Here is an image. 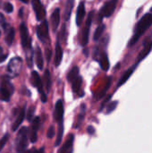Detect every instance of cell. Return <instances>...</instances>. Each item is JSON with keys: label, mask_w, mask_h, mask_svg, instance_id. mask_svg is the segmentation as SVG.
Listing matches in <instances>:
<instances>
[{"label": "cell", "mask_w": 152, "mask_h": 153, "mask_svg": "<svg viewBox=\"0 0 152 153\" xmlns=\"http://www.w3.org/2000/svg\"><path fill=\"white\" fill-rule=\"evenodd\" d=\"M152 25V14L151 13H146L144 14L138 22V23L135 26V30L133 32V35L129 41V47L134 46L138 40L141 39V37L149 30V28Z\"/></svg>", "instance_id": "obj_1"}, {"label": "cell", "mask_w": 152, "mask_h": 153, "mask_svg": "<svg viewBox=\"0 0 152 153\" xmlns=\"http://www.w3.org/2000/svg\"><path fill=\"white\" fill-rule=\"evenodd\" d=\"M13 92V86L10 82V78L6 75L2 76L0 84V100L3 101H8Z\"/></svg>", "instance_id": "obj_2"}, {"label": "cell", "mask_w": 152, "mask_h": 153, "mask_svg": "<svg viewBox=\"0 0 152 153\" xmlns=\"http://www.w3.org/2000/svg\"><path fill=\"white\" fill-rule=\"evenodd\" d=\"M28 145V128L22 127L16 137V151L17 153H24Z\"/></svg>", "instance_id": "obj_3"}, {"label": "cell", "mask_w": 152, "mask_h": 153, "mask_svg": "<svg viewBox=\"0 0 152 153\" xmlns=\"http://www.w3.org/2000/svg\"><path fill=\"white\" fill-rule=\"evenodd\" d=\"M22 67V61L20 57L16 56L12 58L7 65V72L11 77H16L20 74Z\"/></svg>", "instance_id": "obj_4"}, {"label": "cell", "mask_w": 152, "mask_h": 153, "mask_svg": "<svg viewBox=\"0 0 152 153\" xmlns=\"http://www.w3.org/2000/svg\"><path fill=\"white\" fill-rule=\"evenodd\" d=\"M117 2L118 0H109L103 5L102 9L99 12V17L101 18V20L104 17L108 18L114 13L117 5Z\"/></svg>", "instance_id": "obj_5"}, {"label": "cell", "mask_w": 152, "mask_h": 153, "mask_svg": "<svg viewBox=\"0 0 152 153\" xmlns=\"http://www.w3.org/2000/svg\"><path fill=\"white\" fill-rule=\"evenodd\" d=\"M20 34H21V41L22 46L25 50H28L30 48V38L28 32V29L24 23H22L20 25Z\"/></svg>", "instance_id": "obj_6"}, {"label": "cell", "mask_w": 152, "mask_h": 153, "mask_svg": "<svg viewBox=\"0 0 152 153\" xmlns=\"http://www.w3.org/2000/svg\"><path fill=\"white\" fill-rule=\"evenodd\" d=\"M92 16H93V12H90L89 13L85 27L82 30V39H81V44L82 46H86L88 44L89 41V34H90V25H91V22H92Z\"/></svg>", "instance_id": "obj_7"}, {"label": "cell", "mask_w": 152, "mask_h": 153, "mask_svg": "<svg viewBox=\"0 0 152 153\" xmlns=\"http://www.w3.org/2000/svg\"><path fill=\"white\" fill-rule=\"evenodd\" d=\"M37 35L42 42H45L48 39V24L46 21L42 22L37 27Z\"/></svg>", "instance_id": "obj_8"}, {"label": "cell", "mask_w": 152, "mask_h": 153, "mask_svg": "<svg viewBox=\"0 0 152 153\" xmlns=\"http://www.w3.org/2000/svg\"><path fill=\"white\" fill-rule=\"evenodd\" d=\"M32 7L36 13V18L38 21H42L45 18L46 11L39 0H32Z\"/></svg>", "instance_id": "obj_9"}, {"label": "cell", "mask_w": 152, "mask_h": 153, "mask_svg": "<svg viewBox=\"0 0 152 153\" xmlns=\"http://www.w3.org/2000/svg\"><path fill=\"white\" fill-rule=\"evenodd\" d=\"M151 48H152V42H148V43H145V45H144V48H143V49L140 52V54L138 55V56H137V63L135 64V65L137 66L138 65H139V63L140 62H142L150 53H151Z\"/></svg>", "instance_id": "obj_10"}, {"label": "cell", "mask_w": 152, "mask_h": 153, "mask_svg": "<svg viewBox=\"0 0 152 153\" xmlns=\"http://www.w3.org/2000/svg\"><path fill=\"white\" fill-rule=\"evenodd\" d=\"M63 116H64V106L62 100H58L56 104V108H55V119L57 122H62L63 121Z\"/></svg>", "instance_id": "obj_11"}, {"label": "cell", "mask_w": 152, "mask_h": 153, "mask_svg": "<svg viewBox=\"0 0 152 153\" xmlns=\"http://www.w3.org/2000/svg\"><path fill=\"white\" fill-rule=\"evenodd\" d=\"M31 82L33 83V85L39 90V91L41 93H43V85H42V82H41V79L39 75V74L35 71H33L31 73Z\"/></svg>", "instance_id": "obj_12"}, {"label": "cell", "mask_w": 152, "mask_h": 153, "mask_svg": "<svg viewBox=\"0 0 152 153\" xmlns=\"http://www.w3.org/2000/svg\"><path fill=\"white\" fill-rule=\"evenodd\" d=\"M59 22H60V10L59 8H56L51 15V24L54 31L57 30Z\"/></svg>", "instance_id": "obj_13"}, {"label": "cell", "mask_w": 152, "mask_h": 153, "mask_svg": "<svg viewBox=\"0 0 152 153\" xmlns=\"http://www.w3.org/2000/svg\"><path fill=\"white\" fill-rule=\"evenodd\" d=\"M85 15V6H84V2H81L78 9H77V13H76V24L78 26H80L83 21Z\"/></svg>", "instance_id": "obj_14"}, {"label": "cell", "mask_w": 152, "mask_h": 153, "mask_svg": "<svg viewBox=\"0 0 152 153\" xmlns=\"http://www.w3.org/2000/svg\"><path fill=\"white\" fill-rule=\"evenodd\" d=\"M73 139H74V135L71 134L67 141L65 142V143L63 145V147L59 150L58 153H68L69 152L72 151V147H73Z\"/></svg>", "instance_id": "obj_15"}, {"label": "cell", "mask_w": 152, "mask_h": 153, "mask_svg": "<svg viewBox=\"0 0 152 153\" xmlns=\"http://www.w3.org/2000/svg\"><path fill=\"white\" fill-rule=\"evenodd\" d=\"M62 58H63V50H62L60 43L57 42L56 46V56H55V65H56V66H58L61 64Z\"/></svg>", "instance_id": "obj_16"}, {"label": "cell", "mask_w": 152, "mask_h": 153, "mask_svg": "<svg viewBox=\"0 0 152 153\" xmlns=\"http://www.w3.org/2000/svg\"><path fill=\"white\" fill-rule=\"evenodd\" d=\"M35 59H36V64L37 66L39 67V70L43 69V64H44V60H43V55L41 52V49L38 47L36 51H35Z\"/></svg>", "instance_id": "obj_17"}, {"label": "cell", "mask_w": 152, "mask_h": 153, "mask_svg": "<svg viewBox=\"0 0 152 153\" xmlns=\"http://www.w3.org/2000/svg\"><path fill=\"white\" fill-rule=\"evenodd\" d=\"M135 67H136V66H133V67H131L130 69H128V70H127V71L123 74V76L121 77V79L119 80V82H118V84H117V86H118V87L122 86L125 82H126V81L131 77V75H132V74H133V73L134 72Z\"/></svg>", "instance_id": "obj_18"}, {"label": "cell", "mask_w": 152, "mask_h": 153, "mask_svg": "<svg viewBox=\"0 0 152 153\" xmlns=\"http://www.w3.org/2000/svg\"><path fill=\"white\" fill-rule=\"evenodd\" d=\"M24 117H25V110H24V108H22V109H21V111H20L19 115L17 116V118H16L15 122L13 123V131H15V130H16V129L21 126V124L23 122Z\"/></svg>", "instance_id": "obj_19"}, {"label": "cell", "mask_w": 152, "mask_h": 153, "mask_svg": "<svg viewBox=\"0 0 152 153\" xmlns=\"http://www.w3.org/2000/svg\"><path fill=\"white\" fill-rule=\"evenodd\" d=\"M99 64H100V67L104 70V71H108L109 69V60L108 57V55L106 53H103L100 60H99Z\"/></svg>", "instance_id": "obj_20"}, {"label": "cell", "mask_w": 152, "mask_h": 153, "mask_svg": "<svg viewBox=\"0 0 152 153\" xmlns=\"http://www.w3.org/2000/svg\"><path fill=\"white\" fill-rule=\"evenodd\" d=\"M79 76V69L77 66H74L71 69V71L67 74V80L70 82H73Z\"/></svg>", "instance_id": "obj_21"}, {"label": "cell", "mask_w": 152, "mask_h": 153, "mask_svg": "<svg viewBox=\"0 0 152 153\" xmlns=\"http://www.w3.org/2000/svg\"><path fill=\"white\" fill-rule=\"evenodd\" d=\"M14 35H15V32H14L13 28L8 29V30L6 31V34H5V42L7 45H9V46L12 45V43L14 39Z\"/></svg>", "instance_id": "obj_22"}, {"label": "cell", "mask_w": 152, "mask_h": 153, "mask_svg": "<svg viewBox=\"0 0 152 153\" xmlns=\"http://www.w3.org/2000/svg\"><path fill=\"white\" fill-rule=\"evenodd\" d=\"M44 85L46 87L47 91H49L51 88V76L48 70H46L44 74Z\"/></svg>", "instance_id": "obj_23"}, {"label": "cell", "mask_w": 152, "mask_h": 153, "mask_svg": "<svg viewBox=\"0 0 152 153\" xmlns=\"http://www.w3.org/2000/svg\"><path fill=\"white\" fill-rule=\"evenodd\" d=\"M72 89L74 92H78L81 89V86H82V77L78 76L73 82H72Z\"/></svg>", "instance_id": "obj_24"}, {"label": "cell", "mask_w": 152, "mask_h": 153, "mask_svg": "<svg viewBox=\"0 0 152 153\" xmlns=\"http://www.w3.org/2000/svg\"><path fill=\"white\" fill-rule=\"evenodd\" d=\"M73 1L69 0L68 3L65 5V18L67 21L70 18L71 13H72V9H73Z\"/></svg>", "instance_id": "obj_25"}, {"label": "cell", "mask_w": 152, "mask_h": 153, "mask_svg": "<svg viewBox=\"0 0 152 153\" xmlns=\"http://www.w3.org/2000/svg\"><path fill=\"white\" fill-rule=\"evenodd\" d=\"M105 28L106 26L104 24H100L97 29H96V31L94 33V40H98L103 34L104 30H105Z\"/></svg>", "instance_id": "obj_26"}, {"label": "cell", "mask_w": 152, "mask_h": 153, "mask_svg": "<svg viewBox=\"0 0 152 153\" xmlns=\"http://www.w3.org/2000/svg\"><path fill=\"white\" fill-rule=\"evenodd\" d=\"M63 133H64V126H63V121L60 122V126H59V130H58V135L56 138V146H57L58 144H60L62 137H63Z\"/></svg>", "instance_id": "obj_27"}, {"label": "cell", "mask_w": 152, "mask_h": 153, "mask_svg": "<svg viewBox=\"0 0 152 153\" xmlns=\"http://www.w3.org/2000/svg\"><path fill=\"white\" fill-rule=\"evenodd\" d=\"M39 124H40V120H39V117H35L33 120H32V126H31V131H34V132H37L38 129L39 128Z\"/></svg>", "instance_id": "obj_28"}, {"label": "cell", "mask_w": 152, "mask_h": 153, "mask_svg": "<svg viewBox=\"0 0 152 153\" xmlns=\"http://www.w3.org/2000/svg\"><path fill=\"white\" fill-rule=\"evenodd\" d=\"M116 106H117V101H114V102H111L110 104H108V109H107V114H110L112 111H114L115 108H116Z\"/></svg>", "instance_id": "obj_29"}, {"label": "cell", "mask_w": 152, "mask_h": 153, "mask_svg": "<svg viewBox=\"0 0 152 153\" xmlns=\"http://www.w3.org/2000/svg\"><path fill=\"white\" fill-rule=\"evenodd\" d=\"M8 138H9L8 134H5V135H4V136L0 139V152L3 150V148H4V146L5 145V143H6Z\"/></svg>", "instance_id": "obj_30"}, {"label": "cell", "mask_w": 152, "mask_h": 153, "mask_svg": "<svg viewBox=\"0 0 152 153\" xmlns=\"http://www.w3.org/2000/svg\"><path fill=\"white\" fill-rule=\"evenodd\" d=\"M4 11H5L6 13H12V12L13 11V4H12L11 3H8V2L4 4Z\"/></svg>", "instance_id": "obj_31"}, {"label": "cell", "mask_w": 152, "mask_h": 153, "mask_svg": "<svg viewBox=\"0 0 152 153\" xmlns=\"http://www.w3.org/2000/svg\"><path fill=\"white\" fill-rule=\"evenodd\" d=\"M55 135V127L53 126H51L49 128H48V131H47V138L51 139L53 138Z\"/></svg>", "instance_id": "obj_32"}, {"label": "cell", "mask_w": 152, "mask_h": 153, "mask_svg": "<svg viewBox=\"0 0 152 153\" xmlns=\"http://www.w3.org/2000/svg\"><path fill=\"white\" fill-rule=\"evenodd\" d=\"M38 139V135H37V132H34V131H31L30 132V140L32 143H34Z\"/></svg>", "instance_id": "obj_33"}, {"label": "cell", "mask_w": 152, "mask_h": 153, "mask_svg": "<svg viewBox=\"0 0 152 153\" xmlns=\"http://www.w3.org/2000/svg\"><path fill=\"white\" fill-rule=\"evenodd\" d=\"M6 57H7V54H4L3 48L0 47V63L1 62H4L6 59Z\"/></svg>", "instance_id": "obj_34"}, {"label": "cell", "mask_w": 152, "mask_h": 153, "mask_svg": "<svg viewBox=\"0 0 152 153\" xmlns=\"http://www.w3.org/2000/svg\"><path fill=\"white\" fill-rule=\"evenodd\" d=\"M33 114H34V108H30L29 109V112H28V120L29 121H32L33 119Z\"/></svg>", "instance_id": "obj_35"}, {"label": "cell", "mask_w": 152, "mask_h": 153, "mask_svg": "<svg viewBox=\"0 0 152 153\" xmlns=\"http://www.w3.org/2000/svg\"><path fill=\"white\" fill-rule=\"evenodd\" d=\"M87 132H88L90 134H92L95 132V129H94V127H92V126H89V127L87 128Z\"/></svg>", "instance_id": "obj_36"}, {"label": "cell", "mask_w": 152, "mask_h": 153, "mask_svg": "<svg viewBox=\"0 0 152 153\" xmlns=\"http://www.w3.org/2000/svg\"><path fill=\"white\" fill-rule=\"evenodd\" d=\"M41 100H42V102H46L47 101V96H46V94L44 92L41 93Z\"/></svg>", "instance_id": "obj_37"}, {"label": "cell", "mask_w": 152, "mask_h": 153, "mask_svg": "<svg viewBox=\"0 0 152 153\" xmlns=\"http://www.w3.org/2000/svg\"><path fill=\"white\" fill-rule=\"evenodd\" d=\"M35 153H44V148H40L39 150L36 151Z\"/></svg>", "instance_id": "obj_38"}, {"label": "cell", "mask_w": 152, "mask_h": 153, "mask_svg": "<svg viewBox=\"0 0 152 153\" xmlns=\"http://www.w3.org/2000/svg\"><path fill=\"white\" fill-rule=\"evenodd\" d=\"M22 2H23V3H28V0H21Z\"/></svg>", "instance_id": "obj_39"}, {"label": "cell", "mask_w": 152, "mask_h": 153, "mask_svg": "<svg viewBox=\"0 0 152 153\" xmlns=\"http://www.w3.org/2000/svg\"><path fill=\"white\" fill-rule=\"evenodd\" d=\"M24 153H30V152H29V151H27V152H25Z\"/></svg>", "instance_id": "obj_40"}, {"label": "cell", "mask_w": 152, "mask_h": 153, "mask_svg": "<svg viewBox=\"0 0 152 153\" xmlns=\"http://www.w3.org/2000/svg\"><path fill=\"white\" fill-rule=\"evenodd\" d=\"M68 153H72V151H71V152H69Z\"/></svg>", "instance_id": "obj_41"}, {"label": "cell", "mask_w": 152, "mask_h": 153, "mask_svg": "<svg viewBox=\"0 0 152 153\" xmlns=\"http://www.w3.org/2000/svg\"><path fill=\"white\" fill-rule=\"evenodd\" d=\"M0 35H1V31H0Z\"/></svg>", "instance_id": "obj_42"}, {"label": "cell", "mask_w": 152, "mask_h": 153, "mask_svg": "<svg viewBox=\"0 0 152 153\" xmlns=\"http://www.w3.org/2000/svg\"><path fill=\"white\" fill-rule=\"evenodd\" d=\"M151 11H152V7H151Z\"/></svg>", "instance_id": "obj_43"}]
</instances>
